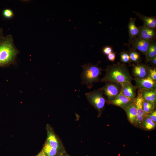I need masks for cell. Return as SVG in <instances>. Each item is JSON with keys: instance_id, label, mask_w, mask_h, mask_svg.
<instances>
[{"instance_id": "obj_3", "label": "cell", "mask_w": 156, "mask_h": 156, "mask_svg": "<svg viewBox=\"0 0 156 156\" xmlns=\"http://www.w3.org/2000/svg\"><path fill=\"white\" fill-rule=\"evenodd\" d=\"M99 64H95L89 63L82 66L83 69L81 74V83L87 86L89 89L92 88L94 83L99 81L101 72L105 70L98 66Z\"/></svg>"}, {"instance_id": "obj_19", "label": "cell", "mask_w": 156, "mask_h": 156, "mask_svg": "<svg viewBox=\"0 0 156 156\" xmlns=\"http://www.w3.org/2000/svg\"><path fill=\"white\" fill-rule=\"evenodd\" d=\"M128 53L131 62H134L136 64L141 63L142 59L140 54L136 50L131 49Z\"/></svg>"}, {"instance_id": "obj_16", "label": "cell", "mask_w": 156, "mask_h": 156, "mask_svg": "<svg viewBox=\"0 0 156 156\" xmlns=\"http://www.w3.org/2000/svg\"><path fill=\"white\" fill-rule=\"evenodd\" d=\"M124 110L126 113L129 122L134 125L137 115V111L135 104L133 102Z\"/></svg>"}, {"instance_id": "obj_13", "label": "cell", "mask_w": 156, "mask_h": 156, "mask_svg": "<svg viewBox=\"0 0 156 156\" xmlns=\"http://www.w3.org/2000/svg\"><path fill=\"white\" fill-rule=\"evenodd\" d=\"M138 93L141 95L143 100L156 105V88L138 89Z\"/></svg>"}, {"instance_id": "obj_1", "label": "cell", "mask_w": 156, "mask_h": 156, "mask_svg": "<svg viewBox=\"0 0 156 156\" xmlns=\"http://www.w3.org/2000/svg\"><path fill=\"white\" fill-rule=\"evenodd\" d=\"M105 74L101 79V82H112L122 84L125 82H131L134 78L128 68L124 63L118 62L108 65L105 69Z\"/></svg>"}, {"instance_id": "obj_24", "label": "cell", "mask_w": 156, "mask_h": 156, "mask_svg": "<svg viewBox=\"0 0 156 156\" xmlns=\"http://www.w3.org/2000/svg\"><path fill=\"white\" fill-rule=\"evenodd\" d=\"M3 15L4 17L7 18H10L13 16L14 13L13 11L9 9H6L3 12Z\"/></svg>"}, {"instance_id": "obj_10", "label": "cell", "mask_w": 156, "mask_h": 156, "mask_svg": "<svg viewBox=\"0 0 156 156\" xmlns=\"http://www.w3.org/2000/svg\"><path fill=\"white\" fill-rule=\"evenodd\" d=\"M121 93L133 100L136 98L137 87L130 82H125L122 84Z\"/></svg>"}, {"instance_id": "obj_5", "label": "cell", "mask_w": 156, "mask_h": 156, "mask_svg": "<svg viewBox=\"0 0 156 156\" xmlns=\"http://www.w3.org/2000/svg\"><path fill=\"white\" fill-rule=\"evenodd\" d=\"M105 85L100 89L107 98V102L113 100L121 93L122 85L112 82L105 83Z\"/></svg>"}, {"instance_id": "obj_20", "label": "cell", "mask_w": 156, "mask_h": 156, "mask_svg": "<svg viewBox=\"0 0 156 156\" xmlns=\"http://www.w3.org/2000/svg\"><path fill=\"white\" fill-rule=\"evenodd\" d=\"M155 107L156 105L154 104L143 100L142 108L144 113L146 116L155 110Z\"/></svg>"}, {"instance_id": "obj_11", "label": "cell", "mask_w": 156, "mask_h": 156, "mask_svg": "<svg viewBox=\"0 0 156 156\" xmlns=\"http://www.w3.org/2000/svg\"><path fill=\"white\" fill-rule=\"evenodd\" d=\"M139 27V32L137 38L153 40L156 37L155 29L145 27L143 25Z\"/></svg>"}, {"instance_id": "obj_8", "label": "cell", "mask_w": 156, "mask_h": 156, "mask_svg": "<svg viewBox=\"0 0 156 156\" xmlns=\"http://www.w3.org/2000/svg\"><path fill=\"white\" fill-rule=\"evenodd\" d=\"M134 101L120 93L112 100L107 102L108 104L113 105L120 107L124 110L132 104Z\"/></svg>"}, {"instance_id": "obj_30", "label": "cell", "mask_w": 156, "mask_h": 156, "mask_svg": "<svg viewBox=\"0 0 156 156\" xmlns=\"http://www.w3.org/2000/svg\"><path fill=\"white\" fill-rule=\"evenodd\" d=\"M4 36L3 29L0 28V41Z\"/></svg>"}, {"instance_id": "obj_9", "label": "cell", "mask_w": 156, "mask_h": 156, "mask_svg": "<svg viewBox=\"0 0 156 156\" xmlns=\"http://www.w3.org/2000/svg\"><path fill=\"white\" fill-rule=\"evenodd\" d=\"M152 41L136 38L133 40L131 43L132 45L131 49L136 50H138L145 55L149 45Z\"/></svg>"}, {"instance_id": "obj_7", "label": "cell", "mask_w": 156, "mask_h": 156, "mask_svg": "<svg viewBox=\"0 0 156 156\" xmlns=\"http://www.w3.org/2000/svg\"><path fill=\"white\" fill-rule=\"evenodd\" d=\"M143 99L141 95L138 93L137 97L134 100L137 111V115L134 125L140 127L142 123L146 116L144 113L142 108Z\"/></svg>"}, {"instance_id": "obj_12", "label": "cell", "mask_w": 156, "mask_h": 156, "mask_svg": "<svg viewBox=\"0 0 156 156\" xmlns=\"http://www.w3.org/2000/svg\"><path fill=\"white\" fill-rule=\"evenodd\" d=\"M135 82V86L138 89L156 88V81L153 79L149 76L140 79H134Z\"/></svg>"}, {"instance_id": "obj_4", "label": "cell", "mask_w": 156, "mask_h": 156, "mask_svg": "<svg viewBox=\"0 0 156 156\" xmlns=\"http://www.w3.org/2000/svg\"><path fill=\"white\" fill-rule=\"evenodd\" d=\"M103 92L99 88L87 92L85 95L90 103L98 110L99 114L104 109L107 100Z\"/></svg>"}, {"instance_id": "obj_25", "label": "cell", "mask_w": 156, "mask_h": 156, "mask_svg": "<svg viewBox=\"0 0 156 156\" xmlns=\"http://www.w3.org/2000/svg\"><path fill=\"white\" fill-rule=\"evenodd\" d=\"M113 51L112 48L109 46H106L104 47L103 49L102 52L103 54L107 55Z\"/></svg>"}, {"instance_id": "obj_17", "label": "cell", "mask_w": 156, "mask_h": 156, "mask_svg": "<svg viewBox=\"0 0 156 156\" xmlns=\"http://www.w3.org/2000/svg\"><path fill=\"white\" fill-rule=\"evenodd\" d=\"M156 126V123L147 116L143 120L140 127L145 130L151 131L154 129Z\"/></svg>"}, {"instance_id": "obj_31", "label": "cell", "mask_w": 156, "mask_h": 156, "mask_svg": "<svg viewBox=\"0 0 156 156\" xmlns=\"http://www.w3.org/2000/svg\"><path fill=\"white\" fill-rule=\"evenodd\" d=\"M37 156H46L43 151H42Z\"/></svg>"}, {"instance_id": "obj_28", "label": "cell", "mask_w": 156, "mask_h": 156, "mask_svg": "<svg viewBox=\"0 0 156 156\" xmlns=\"http://www.w3.org/2000/svg\"><path fill=\"white\" fill-rule=\"evenodd\" d=\"M116 57V53L114 51L107 55L108 59L113 62H114Z\"/></svg>"}, {"instance_id": "obj_22", "label": "cell", "mask_w": 156, "mask_h": 156, "mask_svg": "<svg viewBox=\"0 0 156 156\" xmlns=\"http://www.w3.org/2000/svg\"><path fill=\"white\" fill-rule=\"evenodd\" d=\"M42 151L46 156H56L57 153V149L52 148L47 143L45 144Z\"/></svg>"}, {"instance_id": "obj_2", "label": "cell", "mask_w": 156, "mask_h": 156, "mask_svg": "<svg viewBox=\"0 0 156 156\" xmlns=\"http://www.w3.org/2000/svg\"><path fill=\"white\" fill-rule=\"evenodd\" d=\"M10 34L4 36L0 41V67H5L16 63L19 51L14 43Z\"/></svg>"}, {"instance_id": "obj_21", "label": "cell", "mask_w": 156, "mask_h": 156, "mask_svg": "<svg viewBox=\"0 0 156 156\" xmlns=\"http://www.w3.org/2000/svg\"><path fill=\"white\" fill-rule=\"evenodd\" d=\"M47 143L52 148L57 149L59 148V143L57 138L51 133H50L48 134Z\"/></svg>"}, {"instance_id": "obj_6", "label": "cell", "mask_w": 156, "mask_h": 156, "mask_svg": "<svg viewBox=\"0 0 156 156\" xmlns=\"http://www.w3.org/2000/svg\"><path fill=\"white\" fill-rule=\"evenodd\" d=\"M151 68L149 65L143 63L133 64L132 73L134 79H140L148 77Z\"/></svg>"}, {"instance_id": "obj_27", "label": "cell", "mask_w": 156, "mask_h": 156, "mask_svg": "<svg viewBox=\"0 0 156 156\" xmlns=\"http://www.w3.org/2000/svg\"><path fill=\"white\" fill-rule=\"evenodd\" d=\"M147 116L153 121L156 123V110L155 109Z\"/></svg>"}, {"instance_id": "obj_14", "label": "cell", "mask_w": 156, "mask_h": 156, "mask_svg": "<svg viewBox=\"0 0 156 156\" xmlns=\"http://www.w3.org/2000/svg\"><path fill=\"white\" fill-rule=\"evenodd\" d=\"M136 19V18H130L128 25L129 36V44L133 40L137 37L139 34V27H137L135 24Z\"/></svg>"}, {"instance_id": "obj_18", "label": "cell", "mask_w": 156, "mask_h": 156, "mask_svg": "<svg viewBox=\"0 0 156 156\" xmlns=\"http://www.w3.org/2000/svg\"><path fill=\"white\" fill-rule=\"evenodd\" d=\"M145 55L146 60L147 62L151 58L156 56V43L155 41L153 40L151 42Z\"/></svg>"}, {"instance_id": "obj_15", "label": "cell", "mask_w": 156, "mask_h": 156, "mask_svg": "<svg viewBox=\"0 0 156 156\" xmlns=\"http://www.w3.org/2000/svg\"><path fill=\"white\" fill-rule=\"evenodd\" d=\"M142 20L144 23L143 25L145 27L155 29L156 27V18L153 16H148L143 15L139 13L133 11Z\"/></svg>"}, {"instance_id": "obj_29", "label": "cell", "mask_w": 156, "mask_h": 156, "mask_svg": "<svg viewBox=\"0 0 156 156\" xmlns=\"http://www.w3.org/2000/svg\"><path fill=\"white\" fill-rule=\"evenodd\" d=\"M149 62L153 68H156V56L151 58L148 62Z\"/></svg>"}, {"instance_id": "obj_23", "label": "cell", "mask_w": 156, "mask_h": 156, "mask_svg": "<svg viewBox=\"0 0 156 156\" xmlns=\"http://www.w3.org/2000/svg\"><path fill=\"white\" fill-rule=\"evenodd\" d=\"M120 62L125 63H130L131 61L128 52L124 51L120 53Z\"/></svg>"}, {"instance_id": "obj_26", "label": "cell", "mask_w": 156, "mask_h": 156, "mask_svg": "<svg viewBox=\"0 0 156 156\" xmlns=\"http://www.w3.org/2000/svg\"><path fill=\"white\" fill-rule=\"evenodd\" d=\"M149 76L153 80L156 81V68L151 67L149 70Z\"/></svg>"}]
</instances>
